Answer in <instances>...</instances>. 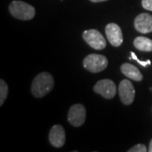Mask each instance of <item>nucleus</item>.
<instances>
[{"mask_svg": "<svg viewBox=\"0 0 152 152\" xmlns=\"http://www.w3.org/2000/svg\"><path fill=\"white\" fill-rule=\"evenodd\" d=\"M54 86V80L51 74L42 72L35 77L31 84V93L37 98H42L51 92Z\"/></svg>", "mask_w": 152, "mask_h": 152, "instance_id": "1", "label": "nucleus"}, {"mask_svg": "<svg viewBox=\"0 0 152 152\" xmlns=\"http://www.w3.org/2000/svg\"><path fill=\"white\" fill-rule=\"evenodd\" d=\"M11 15L20 20H30L36 15V10L32 5L20 0H15L9 6Z\"/></svg>", "mask_w": 152, "mask_h": 152, "instance_id": "2", "label": "nucleus"}, {"mask_svg": "<svg viewBox=\"0 0 152 152\" xmlns=\"http://www.w3.org/2000/svg\"><path fill=\"white\" fill-rule=\"evenodd\" d=\"M108 65L107 58L101 54L91 53L89 54L83 60L84 68L91 73H99L103 71Z\"/></svg>", "mask_w": 152, "mask_h": 152, "instance_id": "3", "label": "nucleus"}, {"mask_svg": "<svg viewBox=\"0 0 152 152\" xmlns=\"http://www.w3.org/2000/svg\"><path fill=\"white\" fill-rule=\"evenodd\" d=\"M82 37L90 47L96 50H102L107 47L105 38L97 30L91 29L85 31L82 34Z\"/></svg>", "mask_w": 152, "mask_h": 152, "instance_id": "4", "label": "nucleus"}, {"mask_svg": "<svg viewBox=\"0 0 152 152\" xmlns=\"http://www.w3.org/2000/svg\"><path fill=\"white\" fill-rule=\"evenodd\" d=\"M86 118V107L82 104H75L71 107L68 113V120L75 127L84 124Z\"/></svg>", "mask_w": 152, "mask_h": 152, "instance_id": "5", "label": "nucleus"}, {"mask_svg": "<svg viewBox=\"0 0 152 152\" xmlns=\"http://www.w3.org/2000/svg\"><path fill=\"white\" fill-rule=\"evenodd\" d=\"M94 91L106 99H112L117 94V86L111 80H101L95 85Z\"/></svg>", "mask_w": 152, "mask_h": 152, "instance_id": "6", "label": "nucleus"}, {"mask_svg": "<svg viewBox=\"0 0 152 152\" xmlns=\"http://www.w3.org/2000/svg\"><path fill=\"white\" fill-rule=\"evenodd\" d=\"M118 92L121 102L124 105H130L133 103L135 97V90L132 82L128 80H124L120 82L118 86Z\"/></svg>", "mask_w": 152, "mask_h": 152, "instance_id": "7", "label": "nucleus"}, {"mask_svg": "<svg viewBox=\"0 0 152 152\" xmlns=\"http://www.w3.org/2000/svg\"><path fill=\"white\" fill-rule=\"evenodd\" d=\"M105 32L107 35L109 42L113 47H120L124 42V36L122 30L118 25L115 23H109L105 28Z\"/></svg>", "mask_w": 152, "mask_h": 152, "instance_id": "8", "label": "nucleus"}, {"mask_svg": "<svg viewBox=\"0 0 152 152\" xmlns=\"http://www.w3.org/2000/svg\"><path fill=\"white\" fill-rule=\"evenodd\" d=\"M136 31L143 34L152 32V15L146 13L140 14L134 22Z\"/></svg>", "mask_w": 152, "mask_h": 152, "instance_id": "9", "label": "nucleus"}, {"mask_svg": "<svg viewBox=\"0 0 152 152\" xmlns=\"http://www.w3.org/2000/svg\"><path fill=\"white\" fill-rule=\"evenodd\" d=\"M49 141L56 148L64 146L65 143V131L63 126L56 124L51 129L49 133Z\"/></svg>", "mask_w": 152, "mask_h": 152, "instance_id": "10", "label": "nucleus"}, {"mask_svg": "<svg viewBox=\"0 0 152 152\" xmlns=\"http://www.w3.org/2000/svg\"><path fill=\"white\" fill-rule=\"evenodd\" d=\"M121 71L125 76H127L128 78L134 81H141L143 80V75L140 69L136 68L135 66L132 65L131 64L129 63L123 64L121 65Z\"/></svg>", "mask_w": 152, "mask_h": 152, "instance_id": "11", "label": "nucleus"}, {"mask_svg": "<svg viewBox=\"0 0 152 152\" xmlns=\"http://www.w3.org/2000/svg\"><path fill=\"white\" fill-rule=\"evenodd\" d=\"M136 48L142 52H152V40L145 37H138L134 41Z\"/></svg>", "mask_w": 152, "mask_h": 152, "instance_id": "12", "label": "nucleus"}, {"mask_svg": "<svg viewBox=\"0 0 152 152\" xmlns=\"http://www.w3.org/2000/svg\"><path fill=\"white\" fill-rule=\"evenodd\" d=\"M9 93V87L4 80H0V106H2L5 102Z\"/></svg>", "mask_w": 152, "mask_h": 152, "instance_id": "13", "label": "nucleus"}, {"mask_svg": "<svg viewBox=\"0 0 152 152\" xmlns=\"http://www.w3.org/2000/svg\"><path fill=\"white\" fill-rule=\"evenodd\" d=\"M129 152H146L147 149L145 145L143 144H138L134 146H133L131 149H129Z\"/></svg>", "mask_w": 152, "mask_h": 152, "instance_id": "14", "label": "nucleus"}, {"mask_svg": "<svg viewBox=\"0 0 152 152\" xmlns=\"http://www.w3.org/2000/svg\"><path fill=\"white\" fill-rule=\"evenodd\" d=\"M130 54H131V58H134V60H136V61H137V62H138L140 64H141L142 66H144V67H146L147 65H150V64H151V61H150V60H148L147 62H143V61H140V60L139 59V58L136 57V55L134 53L131 52Z\"/></svg>", "mask_w": 152, "mask_h": 152, "instance_id": "15", "label": "nucleus"}, {"mask_svg": "<svg viewBox=\"0 0 152 152\" xmlns=\"http://www.w3.org/2000/svg\"><path fill=\"white\" fill-rule=\"evenodd\" d=\"M142 6L147 10L152 11V0H142Z\"/></svg>", "mask_w": 152, "mask_h": 152, "instance_id": "16", "label": "nucleus"}, {"mask_svg": "<svg viewBox=\"0 0 152 152\" xmlns=\"http://www.w3.org/2000/svg\"><path fill=\"white\" fill-rule=\"evenodd\" d=\"M93 3H101V2H105V1H107V0H90Z\"/></svg>", "mask_w": 152, "mask_h": 152, "instance_id": "17", "label": "nucleus"}, {"mask_svg": "<svg viewBox=\"0 0 152 152\" xmlns=\"http://www.w3.org/2000/svg\"><path fill=\"white\" fill-rule=\"evenodd\" d=\"M150 152H152V140L150 142V145H149V150H148Z\"/></svg>", "mask_w": 152, "mask_h": 152, "instance_id": "18", "label": "nucleus"}]
</instances>
